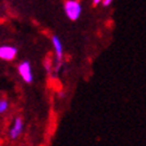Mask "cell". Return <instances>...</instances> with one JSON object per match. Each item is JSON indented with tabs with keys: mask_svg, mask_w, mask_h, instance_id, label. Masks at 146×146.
<instances>
[{
	"mask_svg": "<svg viewBox=\"0 0 146 146\" xmlns=\"http://www.w3.org/2000/svg\"><path fill=\"white\" fill-rule=\"evenodd\" d=\"M64 12L70 20H76L81 16L82 6L78 0H67L64 3Z\"/></svg>",
	"mask_w": 146,
	"mask_h": 146,
	"instance_id": "1",
	"label": "cell"
},
{
	"mask_svg": "<svg viewBox=\"0 0 146 146\" xmlns=\"http://www.w3.org/2000/svg\"><path fill=\"white\" fill-rule=\"evenodd\" d=\"M18 70H19V74H20L21 78H23L26 83L32 82L33 76H32V71H31V64L27 61L21 62L19 64V67H18Z\"/></svg>",
	"mask_w": 146,
	"mask_h": 146,
	"instance_id": "2",
	"label": "cell"
},
{
	"mask_svg": "<svg viewBox=\"0 0 146 146\" xmlns=\"http://www.w3.org/2000/svg\"><path fill=\"white\" fill-rule=\"evenodd\" d=\"M17 48L11 45H3L0 46V58L5 61H12L17 56Z\"/></svg>",
	"mask_w": 146,
	"mask_h": 146,
	"instance_id": "3",
	"label": "cell"
},
{
	"mask_svg": "<svg viewBox=\"0 0 146 146\" xmlns=\"http://www.w3.org/2000/svg\"><path fill=\"white\" fill-rule=\"evenodd\" d=\"M23 127H24V123H23V119L21 118H16V120H14V123L13 126L10 131V135L12 139H17V138L21 134V132H23Z\"/></svg>",
	"mask_w": 146,
	"mask_h": 146,
	"instance_id": "4",
	"label": "cell"
},
{
	"mask_svg": "<svg viewBox=\"0 0 146 146\" xmlns=\"http://www.w3.org/2000/svg\"><path fill=\"white\" fill-rule=\"evenodd\" d=\"M52 45H54L55 51H56L57 61H58V68H60L61 62L63 60V45H62V42L60 40V38H58L57 36H54L52 37Z\"/></svg>",
	"mask_w": 146,
	"mask_h": 146,
	"instance_id": "5",
	"label": "cell"
},
{
	"mask_svg": "<svg viewBox=\"0 0 146 146\" xmlns=\"http://www.w3.org/2000/svg\"><path fill=\"white\" fill-rule=\"evenodd\" d=\"M9 109V102L6 100H0V114L5 113Z\"/></svg>",
	"mask_w": 146,
	"mask_h": 146,
	"instance_id": "6",
	"label": "cell"
},
{
	"mask_svg": "<svg viewBox=\"0 0 146 146\" xmlns=\"http://www.w3.org/2000/svg\"><path fill=\"white\" fill-rule=\"evenodd\" d=\"M112 1H113V0H102V5H104L105 7L106 6H109V5L112 4Z\"/></svg>",
	"mask_w": 146,
	"mask_h": 146,
	"instance_id": "7",
	"label": "cell"
},
{
	"mask_svg": "<svg viewBox=\"0 0 146 146\" xmlns=\"http://www.w3.org/2000/svg\"><path fill=\"white\" fill-rule=\"evenodd\" d=\"M100 3H102V0H93V5H94V6H96V5L100 4Z\"/></svg>",
	"mask_w": 146,
	"mask_h": 146,
	"instance_id": "8",
	"label": "cell"
}]
</instances>
